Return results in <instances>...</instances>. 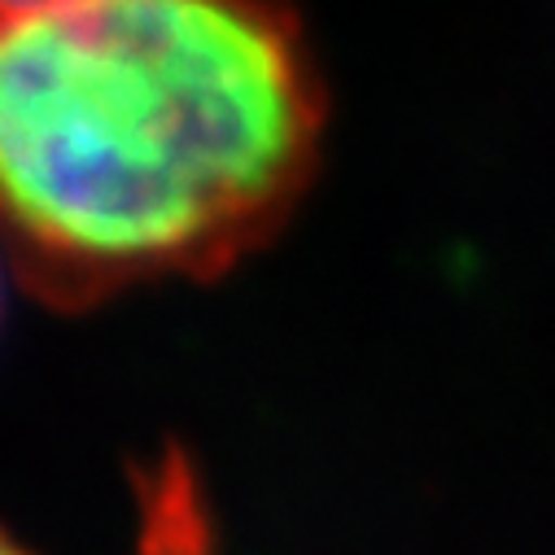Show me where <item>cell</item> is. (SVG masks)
Wrapping results in <instances>:
<instances>
[{
  "mask_svg": "<svg viewBox=\"0 0 555 555\" xmlns=\"http://www.w3.org/2000/svg\"><path fill=\"white\" fill-rule=\"evenodd\" d=\"M324 83L275 0H57L0 14V236L83 307L219 275L307 193Z\"/></svg>",
  "mask_w": 555,
  "mask_h": 555,
  "instance_id": "obj_1",
  "label": "cell"
},
{
  "mask_svg": "<svg viewBox=\"0 0 555 555\" xmlns=\"http://www.w3.org/2000/svg\"><path fill=\"white\" fill-rule=\"evenodd\" d=\"M135 503H141L135 555H219L210 512L180 451H167L158 464H150V473H141Z\"/></svg>",
  "mask_w": 555,
  "mask_h": 555,
  "instance_id": "obj_2",
  "label": "cell"
},
{
  "mask_svg": "<svg viewBox=\"0 0 555 555\" xmlns=\"http://www.w3.org/2000/svg\"><path fill=\"white\" fill-rule=\"evenodd\" d=\"M40 5H57V0H0V14H18V10H40Z\"/></svg>",
  "mask_w": 555,
  "mask_h": 555,
  "instance_id": "obj_3",
  "label": "cell"
},
{
  "mask_svg": "<svg viewBox=\"0 0 555 555\" xmlns=\"http://www.w3.org/2000/svg\"><path fill=\"white\" fill-rule=\"evenodd\" d=\"M0 555H31V551H23V546H18V542H14L5 529H0Z\"/></svg>",
  "mask_w": 555,
  "mask_h": 555,
  "instance_id": "obj_4",
  "label": "cell"
}]
</instances>
